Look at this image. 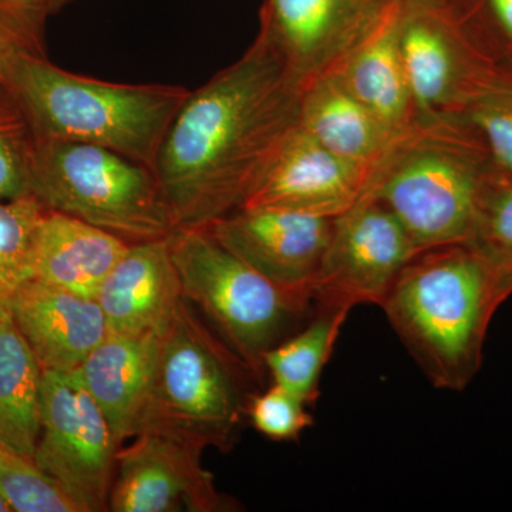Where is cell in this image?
I'll return each instance as SVG.
<instances>
[{
	"label": "cell",
	"mask_w": 512,
	"mask_h": 512,
	"mask_svg": "<svg viewBox=\"0 0 512 512\" xmlns=\"http://www.w3.org/2000/svg\"><path fill=\"white\" fill-rule=\"evenodd\" d=\"M468 244L490 262L512 293V181L494 178Z\"/></svg>",
	"instance_id": "26"
},
{
	"label": "cell",
	"mask_w": 512,
	"mask_h": 512,
	"mask_svg": "<svg viewBox=\"0 0 512 512\" xmlns=\"http://www.w3.org/2000/svg\"><path fill=\"white\" fill-rule=\"evenodd\" d=\"M30 195L128 244L168 238L175 229L156 173L116 151L63 140H33Z\"/></svg>",
	"instance_id": "7"
},
{
	"label": "cell",
	"mask_w": 512,
	"mask_h": 512,
	"mask_svg": "<svg viewBox=\"0 0 512 512\" xmlns=\"http://www.w3.org/2000/svg\"><path fill=\"white\" fill-rule=\"evenodd\" d=\"M373 171L336 156L298 127L242 207L282 208L335 220L365 195Z\"/></svg>",
	"instance_id": "14"
},
{
	"label": "cell",
	"mask_w": 512,
	"mask_h": 512,
	"mask_svg": "<svg viewBox=\"0 0 512 512\" xmlns=\"http://www.w3.org/2000/svg\"><path fill=\"white\" fill-rule=\"evenodd\" d=\"M46 208L33 195L0 202V315L20 286L32 281V249Z\"/></svg>",
	"instance_id": "24"
},
{
	"label": "cell",
	"mask_w": 512,
	"mask_h": 512,
	"mask_svg": "<svg viewBox=\"0 0 512 512\" xmlns=\"http://www.w3.org/2000/svg\"><path fill=\"white\" fill-rule=\"evenodd\" d=\"M461 119L483 138L495 178L512 181V49L498 57L493 73Z\"/></svg>",
	"instance_id": "23"
},
{
	"label": "cell",
	"mask_w": 512,
	"mask_h": 512,
	"mask_svg": "<svg viewBox=\"0 0 512 512\" xmlns=\"http://www.w3.org/2000/svg\"><path fill=\"white\" fill-rule=\"evenodd\" d=\"M309 404L285 387L272 383L265 392L254 394L248 407V420L262 436L274 441L298 440L313 426Z\"/></svg>",
	"instance_id": "27"
},
{
	"label": "cell",
	"mask_w": 512,
	"mask_h": 512,
	"mask_svg": "<svg viewBox=\"0 0 512 512\" xmlns=\"http://www.w3.org/2000/svg\"><path fill=\"white\" fill-rule=\"evenodd\" d=\"M167 239L184 298L264 382L265 353L312 318V296L275 285L204 228H175Z\"/></svg>",
	"instance_id": "6"
},
{
	"label": "cell",
	"mask_w": 512,
	"mask_h": 512,
	"mask_svg": "<svg viewBox=\"0 0 512 512\" xmlns=\"http://www.w3.org/2000/svg\"><path fill=\"white\" fill-rule=\"evenodd\" d=\"M9 312L43 372L79 369L109 335L96 299L35 279L20 286L10 301Z\"/></svg>",
	"instance_id": "15"
},
{
	"label": "cell",
	"mask_w": 512,
	"mask_h": 512,
	"mask_svg": "<svg viewBox=\"0 0 512 512\" xmlns=\"http://www.w3.org/2000/svg\"><path fill=\"white\" fill-rule=\"evenodd\" d=\"M252 370L181 298L158 329L134 437L158 433L207 450H232L254 397Z\"/></svg>",
	"instance_id": "3"
},
{
	"label": "cell",
	"mask_w": 512,
	"mask_h": 512,
	"mask_svg": "<svg viewBox=\"0 0 512 512\" xmlns=\"http://www.w3.org/2000/svg\"><path fill=\"white\" fill-rule=\"evenodd\" d=\"M393 0H264L259 35L303 90L338 70L377 28Z\"/></svg>",
	"instance_id": "11"
},
{
	"label": "cell",
	"mask_w": 512,
	"mask_h": 512,
	"mask_svg": "<svg viewBox=\"0 0 512 512\" xmlns=\"http://www.w3.org/2000/svg\"><path fill=\"white\" fill-rule=\"evenodd\" d=\"M128 245L87 222L46 210L33 241L32 279L96 299Z\"/></svg>",
	"instance_id": "18"
},
{
	"label": "cell",
	"mask_w": 512,
	"mask_h": 512,
	"mask_svg": "<svg viewBox=\"0 0 512 512\" xmlns=\"http://www.w3.org/2000/svg\"><path fill=\"white\" fill-rule=\"evenodd\" d=\"M45 25L0 3V109L13 106L12 76L20 57L46 55Z\"/></svg>",
	"instance_id": "29"
},
{
	"label": "cell",
	"mask_w": 512,
	"mask_h": 512,
	"mask_svg": "<svg viewBox=\"0 0 512 512\" xmlns=\"http://www.w3.org/2000/svg\"><path fill=\"white\" fill-rule=\"evenodd\" d=\"M33 140L16 104L0 109V202L30 195Z\"/></svg>",
	"instance_id": "28"
},
{
	"label": "cell",
	"mask_w": 512,
	"mask_h": 512,
	"mask_svg": "<svg viewBox=\"0 0 512 512\" xmlns=\"http://www.w3.org/2000/svg\"><path fill=\"white\" fill-rule=\"evenodd\" d=\"M42 430L33 461L80 512L110 511L119 444L92 394L73 372H43Z\"/></svg>",
	"instance_id": "9"
},
{
	"label": "cell",
	"mask_w": 512,
	"mask_h": 512,
	"mask_svg": "<svg viewBox=\"0 0 512 512\" xmlns=\"http://www.w3.org/2000/svg\"><path fill=\"white\" fill-rule=\"evenodd\" d=\"M0 493L16 512H80L35 461L0 447Z\"/></svg>",
	"instance_id": "25"
},
{
	"label": "cell",
	"mask_w": 512,
	"mask_h": 512,
	"mask_svg": "<svg viewBox=\"0 0 512 512\" xmlns=\"http://www.w3.org/2000/svg\"><path fill=\"white\" fill-rule=\"evenodd\" d=\"M399 45L419 127L461 119L503 53L464 0H402Z\"/></svg>",
	"instance_id": "8"
},
{
	"label": "cell",
	"mask_w": 512,
	"mask_h": 512,
	"mask_svg": "<svg viewBox=\"0 0 512 512\" xmlns=\"http://www.w3.org/2000/svg\"><path fill=\"white\" fill-rule=\"evenodd\" d=\"M12 511L10 510L8 501L5 500V497H3L2 493H0V512H8Z\"/></svg>",
	"instance_id": "32"
},
{
	"label": "cell",
	"mask_w": 512,
	"mask_h": 512,
	"mask_svg": "<svg viewBox=\"0 0 512 512\" xmlns=\"http://www.w3.org/2000/svg\"><path fill=\"white\" fill-rule=\"evenodd\" d=\"M204 448L158 433H141L116 456L109 508L114 512H221L237 503L218 491L202 464Z\"/></svg>",
	"instance_id": "12"
},
{
	"label": "cell",
	"mask_w": 512,
	"mask_h": 512,
	"mask_svg": "<svg viewBox=\"0 0 512 512\" xmlns=\"http://www.w3.org/2000/svg\"><path fill=\"white\" fill-rule=\"evenodd\" d=\"M419 248L382 202L365 194L333 220L312 296L316 306L382 305Z\"/></svg>",
	"instance_id": "10"
},
{
	"label": "cell",
	"mask_w": 512,
	"mask_h": 512,
	"mask_svg": "<svg viewBox=\"0 0 512 512\" xmlns=\"http://www.w3.org/2000/svg\"><path fill=\"white\" fill-rule=\"evenodd\" d=\"M298 127L336 156L373 170L399 141L335 73L303 90Z\"/></svg>",
	"instance_id": "20"
},
{
	"label": "cell",
	"mask_w": 512,
	"mask_h": 512,
	"mask_svg": "<svg viewBox=\"0 0 512 512\" xmlns=\"http://www.w3.org/2000/svg\"><path fill=\"white\" fill-rule=\"evenodd\" d=\"M400 12L402 0H393L377 28L333 72L396 140L419 128L400 52Z\"/></svg>",
	"instance_id": "17"
},
{
	"label": "cell",
	"mask_w": 512,
	"mask_h": 512,
	"mask_svg": "<svg viewBox=\"0 0 512 512\" xmlns=\"http://www.w3.org/2000/svg\"><path fill=\"white\" fill-rule=\"evenodd\" d=\"M77 2L80 0H0L3 5L18 10L23 15L29 16L30 19L45 26L49 18Z\"/></svg>",
	"instance_id": "31"
},
{
	"label": "cell",
	"mask_w": 512,
	"mask_h": 512,
	"mask_svg": "<svg viewBox=\"0 0 512 512\" xmlns=\"http://www.w3.org/2000/svg\"><path fill=\"white\" fill-rule=\"evenodd\" d=\"M181 298L180 279L164 238L128 245L96 301L109 335H141L160 328Z\"/></svg>",
	"instance_id": "16"
},
{
	"label": "cell",
	"mask_w": 512,
	"mask_h": 512,
	"mask_svg": "<svg viewBox=\"0 0 512 512\" xmlns=\"http://www.w3.org/2000/svg\"><path fill=\"white\" fill-rule=\"evenodd\" d=\"M158 329L141 335H107L76 370L109 421L120 447L134 437L138 409L153 367Z\"/></svg>",
	"instance_id": "19"
},
{
	"label": "cell",
	"mask_w": 512,
	"mask_h": 512,
	"mask_svg": "<svg viewBox=\"0 0 512 512\" xmlns=\"http://www.w3.org/2000/svg\"><path fill=\"white\" fill-rule=\"evenodd\" d=\"M303 89L261 35L188 94L158 154L175 228H204L247 202L299 126Z\"/></svg>",
	"instance_id": "1"
},
{
	"label": "cell",
	"mask_w": 512,
	"mask_h": 512,
	"mask_svg": "<svg viewBox=\"0 0 512 512\" xmlns=\"http://www.w3.org/2000/svg\"><path fill=\"white\" fill-rule=\"evenodd\" d=\"M512 295L470 244L420 252L380 308L436 389L463 392L483 365L495 313Z\"/></svg>",
	"instance_id": "2"
},
{
	"label": "cell",
	"mask_w": 512,
	"mask_h": 512,
	"mask_svg": "<svg viewBox=\"0 0 512 512\" xmlns=\"http://www.w3.org/2000/svg\"><path fill=\"white\" fill-rule=\"evenodd\" d=\"M350 309L316 306L312 318L264 355L266 375L315 406L320 396V379L329 362Z\"/></svg>",
	"instance_id": "22"
},
{
	"label": "cell",
	"mask_w": 512,
	"mask_h": 512,
	"mask_svg": "<svg viewBox=\"0 0 512 512\" xmlns=\"http://www.w3.org/2000/svg\"><path fill=\"white\" fill-rule=\"evenodd\" d=\"M332 227L302 212L241 207L204 229L275 285L312 296Z\"/></svg>",
	"instance_id": "13"
},
{
	"label": "cell",
	"mask_w": 512,
	"mask_h": 512,
	"mask_svg": "<svg viewBox=\"0 0 512 512\" xmlns=\"http://www.w3.org/2000/svg\"><path fill=\"white\" fill-rule=\"evenodd\" d=\"M495 178L483 138L464 119L419 127L376 165L365 194L382 202L420 252L468 244Z\"/></svg>",
	"instance_id": "5"
},
{
	"label": "cell",
	"mask_w": 512,
	"mask_h": 512,
	"mask_svg": "<svg viewBox=\"0 0 512 512\" xmlns=\"http://www.w3.org/2000/svg\"><path fill=\"white\" fill-rule=\"evenodd\" d=\"M43 370L16 328L0 315V447L33 460L42 430Z\"/></svg>",
	"instance_id": "21"
},
{
	"label": "cell",
	"mask_w": 512,
	"mask_h": 512,
	"mask_svg": "<svg viewBox=\"0 0 512 512\" xmlns=\"http://www.w3.org/2000/svg\"><path fill=\"white\" fill-rule=\"evenodd\" d=\"M495 45L512 49V0H466Z\"/></svg>",
	"instance_id": "30"
},
{
	"label": "cell",
	"mask_w": 512,
	"mask_h": 512,
	"mask_svg": "<svg viewBox=\"0 0 512 512\" xmlns=\"http://www.w3.org/2000/svg\"><path fill=\"white\" fill-rule=\"evenodd\" d=\"M188 94L173 84L80 76L39 53L20 57L12 76L13 100L33 137L107 148L153 171Z\"/></svg>",
	"instance_id": "4"
}]
</instances>
